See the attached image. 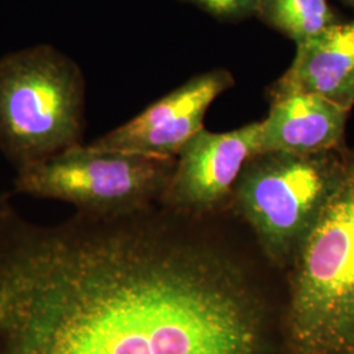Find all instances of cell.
Segmentation results:
<instances>
[{"mask_svg":"<svg viewBox=\"0 0 354 354\" xmlns=\"http://www.w3.org/2000/svg\"><path fill=\"white\" fill-rule=\"evenodd\" d=\"M86 83L79 66L50 45L0 59V151L16 169L83 145Z\"/></svg>","mask_w":354,"mask_h":354,"instance_id":"3","label":"cell"},{"mask_svg":"<svg viewBox=\"0 0 354 354\" xmlns=\"http://www.w3.org/2000/svg\"><path fill=\"white\" fill-rule=\"evenodd\" d=\"M207 11L222 17H241L257 13L261 0H194Z\"/></svg>","mask_w":354,"mask_h":354,"instance_id":"11","label":"cell"},{"mask_svg":"<svg viewBox=\"0 0 354 354\" xmlns=\"http://www.w3.org/2000/svg\"><path fill=\"white\" fill-rule=\"evenodd\" d=\"M261 121L227 133L203 129L183 147L160 200L180 212H207L223 203L243 168L260 153Z\"/></svg>","mask_w":354,"mask_h":354,"instance_id":"7","label":"cell"},{"mask_svg":"<svg viewBox=\"0 0 354 354\" xmlns=\"http://www.w3.org/2000/svg\"><path fill=\"white\" fill-rule=\"evenodd\" d=\"M317 95L348 109L354 105V19L336 23L297 45L286 73L270 88V99Z\"/></svg>","mask_w":354,"mask_h":354,"instance_id":"8","label":"cell"},{"mask_svg":"<svg viewBox=\"0 0 354 354\" xmlns=\"http://www.w3.org/2000/svg\"><path fill=\"white\" fill-rule=\"evenodd\" d=\"M257 13L297 45L339 23L327 0H261Z\"/></svg>","mask_w":354,"mask_h":354,"instance_id":"10","label":"cell"},{"mask_svg":"<svg viewBox=\"0 0 354 354\" xmlns=\"http://www.w3.org/2000/svg\"><path fill=\"white\" fill-rule=\"evenodd\" d=\"M291 264L289 330L297 353H352L354 152Z\"/></svg>","mask_w":354,"mask_h":354,"instance_id":"2","label":"cell"},{"mask_svg":"<svg viewBox=\"0 0 354 354\" xmlns=\"http://www.w3.org/2000/svg\"><path fill=\"white\" fill-rule=\"evenodd\" d=\"M0 354H263V308L241 266L151 207L75 213L1 263Z\"/></svg>","mask_w":354,"mask_h":354,"instance_id":"1","label":"cell"},{"mask_svg":"<svg viewBox=\"0 0 354 354\" xmlns=\"http://www.w3.org/2000/svg\"><path fill=\"white\" fill-rule=\"evenodd\" d=\"M344 1L354 8V0H344Z\"/></svg>","mask_w":354,"mask_h":354,"instance_id":"12","label":"cell"},{"mask_svg":"<svg viewBox=\"0 0 354 354\" xmlns=\"http://www.w3.org/2000/svg\"><path fill=\"white\" fill-rule=\"evenodd\" d=\"M348 150L263 152L241 171L235 196L268 259L291 264L342 176Z\"/></svg>","mask_w":354,"mask_h":354,"instance_id":"4","label":"cell"},{"mask_svg":"<svg viewBox=\"0 0 354 354\" xmlns=\"http://www.w3.org/2000/svg\"><path fill=\"white\" fill-rule=\"evenodd\" d=\"M349 113L351 109L317 95L274 99L261 121L260 153L313 155L340 150Z\"/></svg>","mask_w":354,"mask_h":354,"instance_id":"9","label":"cell"},{"mask_svg":"<svg viewBox=\"0 0 354 354\" xmlns=\"http://www.w3.org/2000/svg\"><path fill=\"white\" fill-rule=\"evenodd\" d=\"M232 84V76L223 70L197 75L89 145L108 151L175 159L203 130L209 106Z\"/></svg>","mask_w":354,"mask_h":354,"instance_id":"6","label":"cell"},{"mask_svg":"<svg viewBox=\"0 0 354 354\" xmlns=\"http://www.w3.org/2000/svg\"><path fill=\"white\" fill-rule=\"evenodd\" d=\"M176 159L108 151L79 145L17 171L19 194L70 203L99 216L134 214L160 198Z\"/></svg>","mask_w":354,"mask_h":354,"instance_id":"5","label":"cell"},{"mask_svg":"<svg viewBox=\"0 0 354 354\" xmlns=\"http://www.w3.org/2000/svg\"><path fill=\"white\" fill-rule=\"evenodd\" d=\"M351 354H354V351H353V352H352V353H351Z\"/></svg>","mask_w":354,"mask_h":354,"instance_id":"13","label":"cell"}]
</instances>
